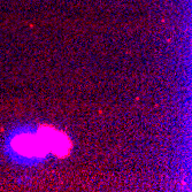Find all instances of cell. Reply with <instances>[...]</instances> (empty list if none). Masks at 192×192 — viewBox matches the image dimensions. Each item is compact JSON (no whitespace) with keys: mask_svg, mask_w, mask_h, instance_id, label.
I'll use <instances>...</instances> for the list:
<instances>
[{"mask_svg":"<svg viewBox=\"0 0 192 192\" xmlns=\"http://www.w3.org/2000/svg\"><path fill=\"white\" fill-rule=\"evenodd\" d=\"M41 139L44 144H47L50 150L58 158H66L69 155L71 147V142L68 136L62 131L57 130L51 125L41 127Z\"/></svg>","mask_w":192,"mask_h":192,"instance_id":"cell-1","label":"cell"}]
</instances>
